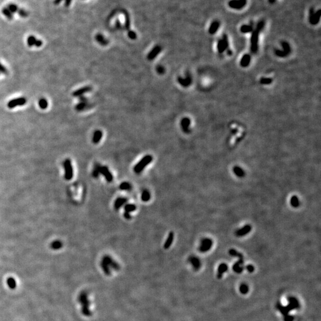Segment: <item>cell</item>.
Instances as JSON below:
<instances>
[{
	"instance_id": "cell-37",
	"label": "cell",
	"mask_w": 321,
	"mask_h": 321,
	"mask_svg": "<svg viewBox=\"0 0 321 321\" xmlns=\"http://www.w3.org/2000/svg\"><path fill=\"white\" fill-rule=\"evenodd\" d=\"M253 29V27L251 25H243L240 28V31L241 32L243 33H247L250 32H252Z\"/></svg>"
},
{
	"instance_id": "cell-22",
	"label": "cell",
	"mask_w": 321,
	"mask_h": 321,
	"mask_svg": "<svg viewBox=\"0 0 321 321\" xmlns=\"http://www.w3.org/2000/svg\"><path fill=\"white\" fill-rule=\"evenodd\" d=\"M228 267L226 264H225V263L221 264L219 265L218 268L217 277L219 279H221L222 277V275H223L224 273L228 271Z\"/></svg>"
},
{
	"instance_id": "cell-32",
	"label": "cell",
	"mask_w": 321,
	"mask_h": 321,
	"mask_svg": "<svg viewBox=\"0 0 321 321\" xmlns=\"http://www.w3.org/2000/svg\"><path fill=\"white\" fill-rule=\"evenodd\" d=\"M141 199L142 201L145 202H148L151 199V193L148 190H144L142 191Z\"/></svg>"
},
{
	"instance_id": "cell-45",
	"label": "cell",
	"mask_w": 321,
	"mask_h": 321,
	"mask_svg": "<svg viewBox=\"0 0 321 321\" xmlns=\"http://www.w3.org/2000/svg\"><path fill=\"white\" fill-rule=\"evenodd\" d=\"M128 36L130 39L132 40H135L137 38V34L133 30H128Z\"/></svg>"
},
{
	"instance_id": "cell-17",
	"label": "cell",
	"mask_w": 321,
	"mask_h": 321,
	"mask_svg": "<svg viewBox=\"0 0 321 321\" xmlns=\"http://www.w3.org/2000/svg\"><path fill=\"white\" fill-rule=\"evenodd\" d=\"M251 230V225L249 224H247L243 226L242 228L237 230L235 232V235L237 237H243L247 235V234H249Z\"/></svg>"
},
{
	"instance_id": "cell-10",
	"label": "cell",
	"mask_w": 321,
	"mask_h": 321,
	"mask_svg": "<svg viewBox=\"0 0 321 321\" xmlns=\"http://www.w3.org/2000/svg\"><path fill=\"white\" fill-rule=\"evenodd\" d=\"M27 102V99L25 97H20L18 98H15L10 100L8 104L7 107L10 109L14 108L17 106H23L25 105Z\"/></svg>"
},
{
	"instance_id": "cell-42",
	"label": "cell",
	"mask_w": 321,
	"mask_h": 321,
	"mask_svg": "<svg viewBox=\"0 0 321 321\" xmlns=\"http://www.w3.org/2000/svg\"><path fill=\"white\" fill-rule=\"evenodd\" d=\"M7 9L13 13H17L18 10H19V7L17 5L15 4H9L8 6H7Z\"/></svg>"
},
{
	"instance_id": "cell-13",
	"label": "cell",
	"mask_w": 321,
	"mask_h": 321,
	"mask_svg": "<svg viewBox=\"0 0 321 321\" xmlns=\"http://www.w3.org/2000/svg\"><path fill=\"white\" fill-rule=\"evenodd\" d=\"M188 261L195 271H198L201 268L202 265L201 261L198 257L195 256H190L188 259Z\"/></svg>"
},
{
	"instance_id": "cell-3",
	"label": "cell",
	"mask_w": 321,
	"mask_h": 321,
	"mask_svg": "<svg viewBox=\"0 0 321 321\" xmlns=\"http://www.w3.org/2000/svg\"><path fill=\"white\" fill-rule=\"evenodd\" d=\"M265 26V22L260 21L257 25L255 29L253 30L250 39V49L252 53L255 54L258 50L259 36Z\"/></svg>"
},
{
	"instance_id": "cell-9",
	"label": "cell",
	"mask_w": 321,
	"mask_h": 321,
	"mask_svg": "<svg viewBox=\"0 0 321 321\" xmlns=\"http://www.w3.org/2000/svg\"><path fill=\"white\" fill-rule=\"evenodd\" d=\"M321 16V11L319 10L316 12H314V9L313 8L310 9L309 12V22L312 25H317L319 20Z\"/></svg>"
},
{
	"instance_id": "cell-35",
	"label": "cell",
	"mask_w": 321,
	"mask_h": 321,
	"mask_svg": "<svg viewBox=\"0 0 321 321\" xmlns=\"http://www.w3.org/2000/svg\"><path fill=\"white\" fill-rule=\"evenodd\" d=\"M63 246L62 241L60 240H55L51 244V247L54 250H58L61 249Z\"/></svg>"
},
{
	"instance_id": "cell-6",
	"label": "cell",
	"mask_w": 321,
	"mask_h": 321,
	"mask_svg": "<svg viewBox=\"0 0 321 321\" xmlns=\"http://www.w3.org/2000/svg\"><path fill=\"white\" fill-rule=\"evenodd\" d=\"M63 167L64 170V178L66 180H71L73 177V168L70 159H66L63 162Z\"/></svg>"
},
{
	"instance_id": "cell-28",
	"label": "cell",
	"mask_w": 321,
	"mask_h": 321,
	"mask_svg": "<svg viewBox=\"0 0 321 321\" xmlns=\"http://www.w3.org/2000/svg\"><path fill=\"white\" fill-rule=\"evenodd\" d=\"M95 39L96 41L102 46H106L109 43V41L102 34L100 33L96 35Z\"/></svg>"
},
{
	"instance_id": "cell-23",
	"label": "cell",
	"mask_w": 321,
	"mask_h": 321,
	"mask_svg": "<svg viewBox=\"0 0 321 321\" xmlns=\"http://www.w3.org/2000/svg\"><path fill=\"white\" fill-rule=\"evenodd\" d=\"M102 136H103V133L101 130H96L93 135V138H92V142L94 143V144H97L98 143H99V142L101 141L102 138Z\"/></svg>"
},
{
	"instance_id": "cell-18",
	"label": "cell",
	"mask_w": 321,
	"mask_h": 321,
	"mask_svg": "<svg viewBox=\"0 0 321 321\" xmlns=\"http://www.w3.org/2000/svg\"><path fill=\"white\" fill-rule=\"evenodd\" d=\"M191 123V120L189 118L185 117L183 118L181 121V127L183 131L185 133H189L191 131L190 129V125Z\"/></svg>"
},
{
	"instance_id": "cell-27",
	"label": "cell",
	"mask_w": 321,
	"mask_h": 321,
	"mask_svg": "<svg viewBox=\"0 0 321 321\" xmlns=\"http://www.w3.org/2000/svg\"><path fill=\"white\" fill-rule=\"evenodd\" d=\"M220 26V23L218 21H214L212 22L209 29V33L211 35L215 34L218 30Z\"/></svg>"
},
{
	"instance_id": "cell-41",
	"label": "cell",
	"mask_w": 321,
	"mask_h": 321,
	"mask_svg": "<svg viewBox=\"0 0 321 321\" xmlns=\"http://www.w3.org/2000/svg\"><path fill=\"white\" fill-rule=\"evenodd\" d=\"M249 287L246 284H241L239 287V291L242 294H246L249 292Z\"/></svg>"
},
{
	"instance_id": "cell-21",
	"label": "cell",
	"mask_w": 321,
	"mask_h": 321,
	"mask_svg": "<svg viewBox=\"0 0 321 321\" xmlns=\"http://www.w3.org/2000/svg\"><path fill=\"white\" fill-rule=\"evenodd\" d=\"M128 201V199L125 198L119 197L114 202V208L115 210H118L122 206L126 204Z\"/></svg>"
},
{
	"instance_id": "cell-11",
	"label": "cell",
	"mask_w": 321,
	"mask_h": 321,
	"mask_svg": "<svg viewBox=\"0 0 321 321\" xmlns=\"http://www.w3.org/2000/svg\"><path fill=\"white\" fill-rule=\"evenodd\" d=\"M228 37L226 35H224L222 39H220L218 45H217V49L220 54L223 53L228 48Z\"/></svg>"
},
{
	"instance_id": "cell-53",
	"label": "cell",
	"mask_w": 321,
	"mask_h": 321,
	"mask_svg": "<svg viewBox=\"0 0 321 321\" xmlns=\"http://www.w3.org/2000/svg\"><path fill=\"white\" fill-rule=\"evenodd\" d=\"M124 217L125 219L127 220H130L131 219L132 217H131V215L130 213H128V212H124Z\"/></svg>"
},
{
	"instance_id": "cell-57",
	"label": "cell",
	"mask_w": 321,
	"mask_h": 321,
	"mask_svg": "<svg viewBox=\"0 0 321 321\" xmlns=\"http://www.w3.org/2000/svg\"><path fill=\"white\" fill-rule=\"evenodd\" d=\"M227 54H228L229 55H231L232 54V52H231V51L230 49H228L227 50Z\"/></svg>"
},
{
	"instance_id": "cell-52",
	"label": "cell",
	"mask_w": 321,
	"mask_h": 321,
	"mask_svg": "<svg viewBox=\"0 0 321 321\" xmlns=\"http://www.w3.org/2000/svg\"><path fill=\"white\" fill-rule=\"evenodd\" d=\"M42 44H43L42 41L41 40H40V39H36V42H35V46L36 47L39 48V47H41V46L42 45Z\"/></svg>"
},
{
	"instance_id": "cell-8",
	"label": "cell",
	"mask_w": 321,
	"mask_h": 321,
	"mask_svg": "<svg viewBox=\"0 0 321 321\" xmlns=\"http://www.w3.org/2000/svg\"><path fill=\"white\" fill-rule=\"evenodd\" d=\"M283 49H277L275 51V54L279 57H285L291 52V47L288 43L287 42H283L281 43Z\"/></svg>"
},
{
	"instance_id": "cell-46",
	"label": "cell",
	"mask_w": 321,
	"mask_h": 321,
	"mask_svg": "<svg viewBox=\"0 0 321 321\" xmlns=\"http://www.w3.org/2000/svg\"><path fill=\"white\" fill-rule=\"evenodd\" d=\"M130 19H129V17H128V15H125V28L129 30V28H130Z\"/></svg>"
},
{
	"instance_id": "cell-36",
	"label": "cell",
	"mask_w": 321,
	"mask_h": 321,
	"mask_svg": "<svg viewBox=\"0 0 321 321\" xmlns=\"http://www.w3.org/2000/svg\"><path fill=\"white\" fill-rule=\"evenodd\" d=\"M120 189L122 190H130L132 188V184L128 182H122L120 185Z\"/></svg>"
},
{
	"instance_id": "cell-56",
	"label": "cell",
	"mask_w": 321,
	"mask_h": 321,
	"mask_svg": "<svg viewBox=\"0 0 321 321\" xmlns=\"http://www.w3.org/2000/svg\"><path fill=\"white\" fill-rule=\"evenodd\" d=\"M116 26L117 27V28H121V24L119 22V21H117V22L116 23Z\"/></svg>"
},
{
	"instance_id": "cell-39",
	"label": "cell",
	"mask_w": 321,
	"mask_h": 321,
	"mask_svg": "<svg viewBox=\"0 0 321 321\" xmlns=\"http://www.w3.org/2000/svg\"><path fill=\"white\" fill-rule=\"evenodd\" d=\"M38 104H39V106L40 108H41L42 109H46L48 106V103L47 100L45 98H41L39 100Z\"/></svg>"
},
{
	"instance_id": "cell-47",
	"label": "cell",
	"mask_w": 321,
	"mask_h": 321,
	"mask_svg": "<svg viewBox=\"0 0 321 321\" xmlns=\"http://www.w3.org/2000/svg\"><path fill=\"white\" fill-rule=\"evenodd\" d=\"M157 72L159 75H163L165 73V69L163 66L159 65L157 67Z\"/></svg>"
},
{
	"instance_id": "cell-26",
	"label": "cell",
	"mask_w": 321,
	"mask_h": 321,
	"mask_svg": "<svg viewBox=\"0 0 321 321\" xmlns=\"http://www.w3.org/2000/svg\"><path fill=\"white\" fill-rule=\"evenodd\" d=\"M174 234L173 232H170L168 235V237L164 243V247L165 249H169L172 242H173V240H174Z\"/></svg>"
},
{
	"instance_id": "cell-20",
	"label": "cell",
	"mask_w": 321,
	"mask_h": 321,
	"mask_svg": "<svg viewBox=\"0 0 321 321\" xmlns=\"http://www.w3.org/2000/svg\"><path fill=\"white\" fill-rule=\"evenodd\" d=\"M243 264H244L243 259H238V261L237 262H235L233 267V271L237 274L241 273L244 270Z\"/></svg>"
},
{
	"instance_id": "cell-1",
	"label": "cell",
	"mask_w": 321,
	"mask_h": 321,
	"mask_svg": "<svg viewBox=\"0 0 321 321\" xmlns=\"http://www.w3.org/2000/svg\"><path fill=\"white\" fill-rule=\"evenodd\" d=\"M101 267L104 274L109 276L112 274V271H118L120 270V266L115 261H114L109 255L104 256L100 263Z\"/></svg>"
},
{
	"instance_id": "cell-4",
	"label": "cell",
	"mask_w": 321,
	"mask_h": 321,
	"mask_svg": "<svg viewBox=\"0 0 321 321\" xmlns=\"http://www.w3.org/2000/svg\"><path fill=\"white\" fill-rule=\"evenodd\" d=\"M152 160L153 157L150 155H148L143 157L141 159V161L135 166L133 169L135 172L136 174L141 173L143 171L144 168L152 162Z\"/></svg>"
},
{
	"instance_id": "cell-30",
	"label": "cell",
	"mask_w": 321,
	"mask_h": 321,
	"mask_svg": "<svg viewBox=\"0 0 321 321\" xmlns=\"http://www.w3.org/2000/svg\"><path fill=\"white\" fill-rule=\"evenodd\" d=\"M233 172L235 175L238 177H243L244 175V171L238 166H235L233 168Z\"/></svg>"
},
{
	"instance_id": "cell-51",
	"label": "cell",
	"mask_w": 321,
	"mask_h": 321,
	"mask_svg": "<svg viewBox=\"0 0 321 321\" xmlns=\"http://www.w3.org/2000/svg\"><path fill=\"white\" fill-rule=\"evenodd\" d=\"M79 99L80 102H84V103H88V99L83 96H81L79 97Z\"/></svg>"
},
{
	"instance_id": "cell-5",
	"label": "cell",
	"mask_w": 321,
	"mask_h": 321,
	"mask_svg": "<svg viewBox=\"0 0 321 321\" xmlns=\"http://www.w3.org/2000/svg\"><path fill=\"white\" fill-rule=\"evenodd\" d=\"M80 300L82 304V312L85 316H91L92 312L90 310L91 303L87 293H83L80 296Z\"/></svg>"
},
{
	"instance_id": "cell-38",
	"label": "cell",
	"mask_w": 321,
	"mask_h": 321,
	"mask_svg": "<svg viewBox=\"0 0 321 321\" xmlns=\"http://www.w3.org/2000/svg\"><path fill=\"white\" fill-rule=\"evenodd\" d=\"M136 209V207L134 204H128L124 206V212L130 213L135 211Z\"/></svg>"
},
{
	"instance_id": "cell-15",
	"label": "cell",
	"mask_w": 321,
	"mask_h": 321,
	"mask_svg": "<svg viewBox=\"0 0 321 321\" xmlns=\"http://www.w3.org/2000/svg\"><path fill=\"white\" fill-rule=\"evenodd\" d=\"M177 81L179 83L180 85H181L184 88L188 87L192 83V79L190 73H187L186 76L185 78H183L181 77H178Z\"/></svg>"
},
{
	"instance_id": "cell-55",
	"label": "cell",
	"mask_w": 321,
	"mask_h": 321,
	"mask_svg": "<svg viewBox=\"0 0 321 321\" xmlns=\"http://www.w3.org/2000/svg\"><path fill=\"white\" fill-rule=\"evenodd\" d=\"M62 1H64V0H54V4L55 5H58Z\"/></svg>"
},
{
	"instance_id": "cell-48",
	"label": "cell",
	"mask_w": 321,
	"mask_h": 321,
	"mask_svg": "<svg viewBox=\"0 0 321 321\" xmlns=\"http://www.w3.org/2000/svg\"><path fill=\"white\" fill-rule=\"evenodd\" d=\"M0 73H2L4 75H7L8 71L7 69L1 63H0Z\"/></svg>"
},
{
	"instance_id": "cell-25",
	"label": "cell",
	"mask_w": 321,
	"mask_h": 321,
	"mask_svg": "<svg viewBox=\"0 0 321 321\" xmlns=\"http://www.w3.org/2000/svg\"><path fill=\"white\" fill-rule=\"evenodd\" d=\"M251 61V57L249 54H245L241 58L240 61V66L243 67H247Z\"/></svg>"
},
{
	"instance_id": "cell-49",
	"label": "cell",
	"mask_w": 321,
	"mask_h": 321,
	"mask_svg": "<svg viewBox=\"0 0 321 321\" xmlns=\"http://www.w3.org/2000/svg\"><path fill=\"white\" fill-rule=\"evenodd\" d=\"M246 269L249 272H253L254 271V268L252 265H247L246 267Z\"/></svg>"
},
{
	"instance_id": "cell-16",
	"label": "cell",
	"mask_w": 321,
	"mask_h": 321,
	"mask_svg": "<svg viewBox=\"0 0 321 321\" xmlns=\"http://www.w3.org/2000/svg\"><path fill=\"white\" fill-rule=\"evenodd\" d=\"M161 51H162L161 46L159 45H156L148 53V56H147L148 59L150 61L153 60L154 58H155L158 56V55L161 52Z\"/></svg>"
},
{
	"instance_id": "cell-40",
	"label": "cell",
	"mask_w": 321,
	"mask_h": 321,
	"mask_svg": "<svg viewBox=\"0 0 321 321\" xmlns=\"http://www.w3.org/2000/svg\"><path fill=\"white\" fill-rule=\"evenodd\" d=\"M36 38L33 35H30L28 38L27 39V43L29 47H32L35 46V42L36 41Z\"/></svg>"
},
{
	"instance_id": "cell-34",
	"label": "cell",
	"mask_w": 321,
	"mask_h": 321,
	"mask_svg": "<svg viewBox=\"0 0 321 321\" xmlns=\"http://www.w3.org/2000/svg\"><path fill=\"white\" fill-rule=\"evenodd\" d=\"M229 254L231 256L236 257V258H238V259H243V255L241 253L238 252L237 250L234 249H231L229 250Z\"/></svg>"
},
{
	"instance_id": "cell-12",
	"label": "cell",
	"mask_w": 321,
	"mask_h": 321,
	"mask_svg": "<svg viewBox=\"0 0 321 321\" xmlns=\"http://www.w3.org/2000/svg\"><path fill=\"white\" fill-rule=\"evenodd\" d=\"M247 4V0H231L228 2V6L233 9L241 10Z\"/></svg>"
},
{
	"instance_id": "cell-14",
	"label": "cell",
	"mask_w": 321,
	"mask_h": 321,
	"mask_svg": "<svg viewBox=\"0 0 321 321\" xmlns=\"http://www.w3.org/2000/svg\"><path fill=\"white\" fill-rule=\"evenodd\" d=\"M100 174H102L104 176L105 178L108 182H111L113 180V175L109 170L108 167L107 166H101L99 170Z\"/></svg>"
},
{
	"instance_id": "cell-44",
	"label": "cell",
	"mask_w": 321,
	"mask_h": 321,
	"mask_svg": "<svg viewBox=\"0 0 321 321\" xmlns=\"http://www.w3.org/2000/svg\"><path fill=\"white\" fill-rule=\"evenodd\" d=\"M272 82V80L271 79V78H262L261 80H260V83L262 84V85H270Z\"/></svg>"
},
{
	"instance_id": "cell-58",
	"label": "cell",
	"mask_w": 321,
	"mask_h": 321,
	"mask_svg": "<svg viewBox=\"0 0 321 321\" xmlns=\"http://www.w3.org/2000/svg\"><path fill=\"white\" fill-rule=\"evenodd\" d=\"M275 1H276V0H268V1H269V3H270L271 4H273V3H274L275 2Z\"/></svg>"
},
{
	"instance_id": "cell-50",
	"label": "cell",
	"mask_w": 321,
	"mask_h": 321,
	"mask_svg": "<svg viewBox=\"0 0 321 321\" xmlns=\"http://www.w3.org/2000/svg\"><path fill=\"white\" fill-rule=\"evenodd\" d=\"M284 321H293L294 320V317L291 315L287 314L284 316Z\"/></svg>"
},
{
	"instance_id": "cell-2",
	"label": "cell",
	"mask_w": 321,
	"mask_h": 321,
	"mask_svg": "<svg viewBox=\"0 0 321 321\" xmlns=\"http://www.w3.org/2000/svg\"><path fill=\"white\" fill-rule=\"evenodd\" d=\"M287 300L289 302L287 306H284L280 302H278L276 306L277 309L281 313V314L284 316L288 314L290 311L295 309H299L300 307V304L299 303V301L295 297L289 296L287 298Z\"/></svg>"
},
{
	"instance_id": "cell-33",
	"label": "cell",
	"mask_w": 321,
	"mask_h": 321,
	"mask_svg": "<svg viewBox=\"0 0 321 321\" xmlns=\"http://www.w3.org/2000/svg\"><path fill=\"white\" fill-rule=\"evenodd\" d=\"M290 204L293 208H298L300 205V201L297 196H293L290 199Z\"/></svg>"
},
{
	"instance_id": "cell-7",
	"label": "cell",
	"mask_w": 321,
	"mask_h": 321,
	"mask_svg": "<svg viewBox=\"0 0 321 321\" xmlns=\"http://www.w3.org/2000/svg\"><path fill=\"white\" fill-rule=\"evenodd\" d=\"M213 244L212 240L209 238H204L201 240L199 250L202 253L208 251L212 247Z\"/></svg>"
},
{
	"instance_id": "cell-19",
	"label": "cell",
	"mask_w": 321,
	"mask_h": 321,
	"mask_svg": "<svg viewBox=\"0 0 321 321\" xmlns=\"http://www.w3.org/2000/svg\"><path fill=\"white\" fill-rule=\"evenodd\" d=\"M92 90V88L89 86H86L85 87H83L80 89H79L76 91H75L73 93V96L75 97H80L81 96H83L86 93L89 92Z\"/></svg>"
},
{
	"instance_id": "cell-24",
	"label": "cell",
	"mask_w": 321,
	"mask_h": 321,
	"mask_svg": "<svg viewBox=\"0 0 321 321\" xmlns=\"http://www.w3.org/2000/svg\"><path fill=\"white\" fill-rule=\"evenodd\" d=\"M92 107V105L89 104V102L88 103H84V102H80L78 103L76 107H75V109L77 111H79V112H80V111H84L85 109H87L89 108H91Z\"/></svg>"
},
{
	"instance_id": "cell-31",
	"label": "cell",
	"mask_w": 321,
	"mask_h": 321,
	"mask_svg": "<svg viewBox=\"0 0 321 321\" xmlns=\"http://www.w3.org/2000/svg\"><path fill=\"white\" fill-rule=\"evenodd\" d=\"M1 12L3 13V14L9 20H12L13 19V14L7 9V7H4L2 10H1Z\"/></svg>"
},
{
	"instance_id": "cell-29",
	"label": "cell",
	"mask_w": 321,
	"mask_h": 321,
	"mask_svg": "<svg viewBox=\"0 0 321 321\" xmlns=\"http://www.w3.org/2000/svg\"><path fill=\"white\" fill-rule=\"evenodd\" d=\"M101 166V165L100 164H98V163L95 164V165H94L92 174V176L95 178H98L99 177V175H100L99 170H100Z\"/></svg>"
},
{
	"instance_id": "cell-54",
	"label": "cell",
	"mask_w": 321,
	"mask_h": 321,
	"mask_svg": "<svg viewBox=\"0 0 321 321\" xmlns=\"http://www.w3.org/2000/svg\"><path fill=\"white\" fill-rule=\"evenodd\" d=\"M64 1H65V3H64V5H65V6L69 7L70 6L72 0H64Z\"/></svg>"
},
{
	"instance_id": "cell-43",
	"label": "cell",
	"mask_w": 321,
	"mask_h": 321,
	"mask_svg": "<svg viewBox=\"0 0 321 321\" xmlns=\"http://www.w3.org/2000/svg\"><path fill=\"white\" fill-rule=\"evenodd\" d=\"M17 13L22 18H26L29 16L28 12L23 9H19Z\"/></svg>"
}]
</instances>
